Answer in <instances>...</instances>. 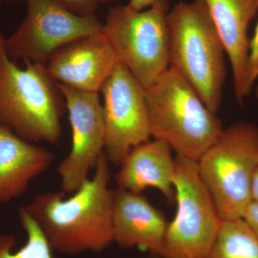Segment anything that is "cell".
Listing matches in <instances>:
<instances>
[{
  "instance_id": "cb8c5ba5",
  "label": "cell",
  "mask_w": 258,
  "mask_h": 258,
  "mask_svg": "<svg viewBox=\"0 0 258 258\" xmlns=\"http://www.w3.org/2000/svg\"><path fill=\"white\" fill-rule=\"evenodd\" d=\"M0 1H5V0H0ZM7 1H8V0H7Z\"/></svg>"
},
{
  "instance_id": "52a82bcc",
  "label": "cell",
  "mask_w": 258,
  "mask_h": 258,
  "mask_svg": "<svg viewBox=\"0 0 258 258\" xmlns=\"http://www.w3.org/2000/svg\"><path fill=\"white\" fill-rule=\"evenodd\" d=\"M174 186L177 204L168 224L163 258H208L222 219L199 174L198 161L176 156Z\"/></svg>"
},
{
  "instance_id": "5b68a950",
  "label": "cell",
  "mask_w": 258,
  "mask_h": 258,
  "mask_svg": "<svg viewBox=\"0 0 258 258\" xmlns=\"http://www.w3.org/2000/svg\"><path fill=\"white\" fill-rule=\"evenodd\" d=\"M198 166L222 220L242 218L252 203L251 187L258 168V127L240 121L223 129Z\"/></svg>"
},
{
  "instance_id": "ac0fdd59",
  "label": "cell",
  "mask_w": 258,
  "mask_h": 258,
  "mask_svg": "<svg viewBox=\"0 0 258 258\" xmlns=\"http://www.w3.org/2000/svg\"><path fill=\"white\" fill-rule=\"evenodd\" d=\"M258 79V21L253 36L249 40L248 56L246 66L244 89L247 96L251 92L252 86ZM258 94V88H257Z\"/></svg>"
},
{
  "instance_id": "8fae6325",
  "label": "cell",
  "mask_w": 258,
  "mask_h": 258,
  "mask_svg": "<svg viewBox=\"0 0 258 258\" xmlns=\"http://www.w3.org/2000/svg\"><path fill=\"white\" fill-rule=\"evenodd\" d=\"M118 62L103 30L62 47L51 56L46 67L56 82L99 93Z\"/></svg>"
},
{
  "instance_id": "9c48e42d",
  "label": "cell",
  "mask_w": 258,
  "mask_h": 258,
  "mask_svg": "<svg viewBox=\"0 0 258 258\" xmlns=\"http://www.w3.org/2000/svg\"><path fill=\"white\" fill-rule=\"evenodd\" d=\"M106 126L104 154L120 166L133 148L151 137L146 88L118 60L101 88Z\"/></svg>"
},
{
  "instance_id": "6da1fadb",
  "label": "cell",
  "mask_w": 258,
  "mask_h": 258,
  "mask_svg": "<svg viewBox=\"0 0 258 258\" xmlns=\"http://www.w3.org/2000/svg\"><path fill=\"white\" fill-rule=\"evenodd\" d=\"M104 152L88 178L69 199L63 191L35 195L23 207L40 227L52 251L67 255L101 252L113 243V189Z\"/></svg>"
},
{
  "instance_id": "2e32d148",
  "label": "cell",
  "mask_w": 258,
  "mask_h": 258,
  "mask_svg": "<svg viewBox=\"0 0 258 258\" xmlns=\"http://www.w3.org/2000/svg\"><path fill=\"white\" fill-rule=\"evenodd\" d=\"M208 258H258V238L242 218L222 220Z\"/></svg>"
},
{
  "instance_id": "8992f818",
  "label": "cell",
  "mask_w": 258,
  "mask_h": 258,
  "mask_svg": "<svg viewBox=\"0 0 258 258\" xmlns=\"http://www.w3.org/2000/svg\"><path fill=\"white\" fill-rule=\"evenodd\" d=\"M169 0H157L140 11L117 5L103 23L118 60L145 88L169 69Z\"/></svg>"
},
{
  "instance_id": "603a6c76",
  "label": "cell",
  "mask_w": 258,
  "mask_h": 258,
  "mask_svg": "<svg viewBox=\"0 0 258 258\" xmlns=\"http://www.w3.org/2000/svg\"><path fill=\"white\" fill-rule=\"evenodd\" d=\"M143 258H163L160 257H143Z\"/></svg>"
},
{
  "instance_id": "ffe728a7",
  "label": "cell",
  "mask_w": 258,
  "mask_h": 258,
  "mask_svg": "<svg viewBox=\"0 0 258 258\" xmlns=\"http://www.w3.org/2000/svg\"><path fill=\"white\" fill-rule=\"evenodd\" d=\"M242 219L253 231L258 238V204L252 202L246 209Z\"/></svg>"
},
{
  "instance_id": "d6986e66",
  "label": "cell",
  "mask_w": 258,
  "mask_h": 258,
  "mask_svg": "<svg viewBox=\"0 0 258 258\" xmlns=\"http://www.w3.org/2000/svg\"><path fill=\"white\" fill-rule=\"evenodd\" d=\"M74 14L80 16L96 15L102 5L111 4L120 0H55Z\"/></svg>"
},
{
  "instance_id": "277c9868",
  "label": "cell",
  "mask_w": 258,
  "mask_h": 258,
  "mask_svg": "<svg viewBox=\"0 0 258 258\" xmlns=\"http://www.w3.org/2000/svg\"><path fill=\"white\" fill-rule=\"evenodd\" d=\"M146 100L151 137L165 142L180 157L198 161L223 131L216 113L170 68L146 88Z\"/></svg>"
},
{
  "instance_id": "3957f363",
  "label": "cell",
  "mask_w": 258,
  "mask_h": 258,
  "mask_svg": "<svg viewBox=\"0 0 258 258\" xmlns=\"http://www.w3.org/2000/svg\"><path fill=\"white\" fill-rule=\"evenodd\" d=\"M168 26L169 68L217 114L225 81L226 52L208 10L200 0L181 2L169 10Z\"/></svg>"
},
{
  "instance_id": "5bb4252c",
  "label": "cell",
  "mask_w": 258,
  "mask_h": 258,
  "mask_svg": "<svg viewBox=\"0 0 258 258\" xmlns=\"http://www.w3.org/2000/svg\"><path fill=\"white\" fill-rule=\"evenodd\" d=\"M171 150L169 144L155 139L133 148L115 176L118 187L139 194L155 188L168 201H175L176 162Z\"/></svg>"
},
{
  "instance_id": "e0dca14e",
  "label": "cell",
  "mask_w": 258,
  "mask_h": 258,
  "mask_svg": "<svg viewBox=\"0 0 258 258\" xmlns=\"http://www.w3.org/2000/svg\"><path fill=\"white\" fill-rule=\"evenodd\" d=\"M18 217L26 233V242L14 252V236L0 235V258H55L40 227L23 208L19 209Z\"/></svg>"
},
{
  "instance_id": "44dd1931",
  "label": "cell",
  "mask_w": 258,
  "mask_h": 258,
  "mask_svg": "<svg viewBox=\"0 0 258 258\" xmlns=\"http://www.w3.org/2000/svg\"><path fill=\"white\" fill-rule=\"evenodd\" d=\"M157 0H129L127 6L129 7L131 9L137 10H143L150 8L155 3Z\"/></svg>"
},
{
  "instance_id": "30bf717a",
  "label": "cell",
  "mask_w": 258,
  "mask_h": 258,
  "mask_svg": "<svg viewBox=\"0 0 258 258\" xmlns=\"http://www.w3.org/2000/svg\"><path fill=\"white\" fill-rule=\"evenodd\" d=\"M69 112L72 144L57 171L64 193H74L88 179L104 152L106 126L103 104L96 92L82 91L59 83Z\"/></svg>"
},
{
  "instance_id": "7402d4cb",
  "label": "cell",
  "mask_w": 258,
  "mask_h": 258,
  "mask_svg": "<svg viewBox=\"0 0 258 258\" xmlns=\"http://www.w3.org/2000/svg\"><path fill=\"white\" fill-rule=\"evenodd\" d=\"M251 197H252V202L258 204V168L252 179Z\"/></svg>"
},
{
  "instance_id": "4fadbf2b",
  "label": "cell",
  "mask_w": 258,
  "mask_h": 258,
  "mask_svg": "<svg viewBox=\"0 0 258 258\" xmlns=\"http://www.w3.org/2000/svg\"><path fill=\"white\" fill-rule=\"evenodd\" d=\"M208 10L226 54L232 74L236 98L242 104L248 56L249 24L258 13V0H200Z\"/></svg>"
},
{
  "instance_id": "ba28073f",
  "label": "cell",
  "mask_w": 258,
  "mask_h": 258,
  "mask_svg": "<svg viewBox=\"0 0 258 258\" xmlns=\"http://www.w3.org/2000/svg\"><path fill=\"white\" fill-rule=\"evenodd\" d=\"M26 15L4 47L12 60L46 64L62 47L83 37L103 31V23L96 15L71 13L55 0H25Z\"/></svg>"
},
{
  "instance_id": "9a60e30c",
  "label": "cell",
  "mask_w": 258,
  "mask_h": 258,
  "mask_svg": "<svg viewBox=\"0 0 258 258\" xmlns=\"http://www.w3.org/2000/svg\"><path fill=\"white\" fill-rule=\"evenodd\" d=\"M54 154L0 125V203L20 198L52 165Z\"/></svg>"
},
{
  "instance_id": "7c38bea8",
  "label": "cell",
  "mask_w": 258,
  "mask_h": 258,
  "mask_svg": "<svg viewBox=\"0 0 258 258\" xmlns=\"http://www.w3.org/2000/svg\"><path fill=\"white\" fill-rule=\"evenodd\" d=\"M113 243L120 248L142 247L162 257L168 224L142 193L113 189Z\"/></svg>"
},
{
  "instance_id": "7a4b0ae2",
  "label": "cell",
  "mask_w": 258,
  "mask_h": 258,
  "mask_svg": "<svg viewBox=\"0 0 258 258\" xmlns=\"http://www.w3.org/2000/svg\"><path fill=\"white\" fill-rule=\"evenodd\" d=\"M0 33V125L30 142L60 140L66 101L46 64L25 61L21 69L10 58Z\"/></svg>"
}]
</instances>
